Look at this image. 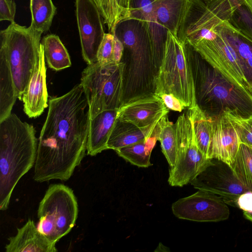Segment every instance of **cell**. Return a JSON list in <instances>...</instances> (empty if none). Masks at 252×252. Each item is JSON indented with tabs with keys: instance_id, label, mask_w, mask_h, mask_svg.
<instances>
[{
	"instance_id": "cell-1",
	"label": "cell",
	"mask_w": 252,
	"mask_h": 252,
	"mask_svg": "<svg viewBox=\"0 0 252 252\" xmlns=\"http://www.w3.org/2000/svg\"><path fill=\"white\" fill-rule=\"evenodd\" d=\"M88 101L80 83L49 101L41 130L33 179L66 181L85 156L90 123Z\"/></svg>"
},
{
	"instance_id": "cell-2",
	"label": "cell",
	"mask_w": 252,
	"mask_h": 252,
	"mask_svg": "<svg viewBox=\"0 0 252 252\" xmlns=\"http://www.w3.org/2000/svg\"><path fill=\"white\" fill-rule=\"evenodd\" d=\"M183 44L199 109L211 118L225 113L245 119L252 117V94L211 65L190 44Z\"/></svg>"
},
{
	"instance_id": "cell-3",
	"label": "cell",
	"mask_w": 252,
	"mask_h": 252,
	"mask_svg": "<svg viewBox=\"0 0 252 252\" xmlns=\"http://www.w3.org/2000/svg\"><path fill=\"white\" fill-rule=\"evenodd\" d=\"M124 47L123 104L155 93L158 69L154 62L151 39L145 21L127 18L120 20L112 32Z\"/></svg>"
},
{
	"instance_id": "cell-4",
	"label": "cell",
	"mask_w": 252,
	"mask_h": 252,
	"mask_svg": "<svg viewBox=\"0 0 252 252\" xmlns=\"http://www.w3.org/2000/svg\"><path fill=\"white\" fill-rule=\"evenodd\" d=\"M37 140L34 126L11 113L0 122V209L8 207L14 188L35 163Z\"/></svg>"
},
{
	"instance_id": "cell-5",
	"label": "cell",
	"mask_w": 252,
	"mask_h": 252,
	"mask_svg": "<svg viewBox=\"0 0 252 252\" xmlns=\"http://www.w3.org/2000/svg\"><path fill=\"white\" fill-rule=\"evenodd\" d=\"M41 34L31 26L15 22L0 32V51L9 63L17 95L21 100L39 57Z\"/></svg>"
},
{
	"instance_id": "cell-6",
	"label": "cell",
	"mask_w": 252,
	"mask_h": 252,
	"mask_svg": "<svg viewBox=\"0 0 252 252\" xmlns=\"http://www.w3.org/2000/svg\"><path fill=\"white\" fill-rule=\"evenodd\" d=\"M171 94L186 108L196 105L192 71L184 44L169 31L159 68L155 94Z\"/></svg>"
},
{
	"instance_id": "cell-7",
	"label": "cell",
	"mask_w": 252,
	"mask_h": 252,
	"mask_svg": "<svg viewBox=\"0 0 252 252\" xmlns=\"http://www.w3.org/2000/svg\"><path fill=\"white\" fill-rule=\"evenodd\" d=\"M125 63L98 62L88 64L82 72L80 84L86 97L90 119L100 112L119 109L124 93Z\"/></svg>"
},
{
	"instance_id": "cell-8",
	"label": "cell",
	"mask_w": 252,
	"mask_h": 252,
	"mask_svg": "<svg viewBox=\"0 0 252 252\" xmlns=\"http://www.w3.org/2000/svg\"><path fill=\"white\" fill-rule=\"evenodd\" d=\"M78 213L72 189L62 184L50 185L39 205L37 228L51 241L57 243L74 226Z\"/></svg>"
},
{
	"instance_id": "cell-9",
	"label": "cell",
	"mask_w": 252,
	"mask_h": 252,
	"mask_svg": "<svg viewBox=\"0 0 252 252\" xmlns=\"http://www.w3.org/2000/svg\"><path fill=\"white\" fill-rule=\"evenodd\" d=\"M234 9L229 0H190L177 38L181 43L190 45L214 38L215 28L228 21Z\"/></svg>"
},
{
	"instance_id": "cell-10",
	"label": "cell",
	"mask_w": 252,
	"mask_h": 252,
	"mask_svg": "<svg viewBox=\"0 0 252 252\" xmlns=\"http://www.w3.org/2000/svg\"><path fill=\"white\" fill-rule=\"evenodd\" d=\"M175 125L177 156L175 164L170 166L168 183L173 187H183L191 181L209 162L199 149L191 121L188 111L180 115Z\"/></svg>"
},
{
	"instance_id": "cell-11",
	"label": "cell",
	"mask_w": 252,
	"mask_h": 252,
	"mask_svg": "<svg viewBox=\"0 0 252 252\" xmlns=\"http://www.w3.org/2000/svg\"><path fill=\"white\" fill-rule=\"evenodd\" d=\"M190 184L194 188L215 194L226 204L235 206L239 196L249 191L239 181L232 167L217 158H210Z\"/></svg>"
},
{
	"instance_id": "cell-12",
	"label": "cell",
	"mask_w": 252,
	"mask_h": 252,
	"mask_svg": "<svg viewBox=\"0 0 252 252\" xmlns=\"http://www.w3.org/2000/svg\"><path fill=\"white\" fill-rule=\"evenodd\" d=\"M172 210L177 218L195 221H219L227 220L229 210L217 195L199 190L173 203Z\"/></svg>"
},
{
	"instance_id": "cell-13",
	"label": "cell",
	"mask_w": 252,
	"mask_h": 252,
	"mask_svg": "<svg viewBox=\"0 0 252 252\" xmlns=\"http://www.w3.org/2000/svg\"><path fill=\"white\" fill-rule=\"evenodd\" d=\"M216 33L211 39L201 40L190 45L229 80L249 91L235 51L223 36Z\"/></svg>"
},
{
	"instance_id": "cell-14",
	"label": "cell",
	"mask_w": 252,
	"mask_h": 252,
	"mask_svg": "<svg viewBox=\"0 0 252 252\" xmlns=\"http://www.w3.org/2000/svg\"><path fill=\"white\" fill-rule=\"evenodd\" d=\"M76 15L82 54L88 64L97 62V52L103 39L102 16L93 0H75Z\"/></svg>"
},
{
	"instance_id": "cell-15",
	"label": "cell",
	"mask_w": 252,
	"mask_h": 252,
	"mask_svg": "<svg viewBox=\"0 0 252 252\" xmlns=\"http://www.w3.org/2000/svg\"><path fill=\"white\" fill-rule=\"evenodd\" d=\"M169 110L159 97L150 94L123 103L119 109L117 118L144 128L158 122Z\"/></svg>"
},
{
	"instance_id": "cell-16",
	"label": "cell",
	"mask_w": 252,
	"mask_h": 252,
	"mask_svg": "<svg viewBox=\"0 0 252 252\" xmlns=\"http://www.w3.org/2000/svg\"><path fill=\"white\" fill-rule=\"evenodd\" d=\"M210 118L211 139L207 158L221 160L231 166L240 144L237 132L225 114Z\"/></svg>"
},
{
	"instance_id": "cell-17",
	"label": "cell",
	"mask_w": 252,
	"mask_h": 252,
	"mask_svg": "<svg viewBox=\"0 0 252 252\" xmlns=\"http://www.w3.org/2000/svg\"><path fill=\"white\" fill-rule=\"evenodd\" d=\"M128 18L146 22L151 39L154 62L158 71L164 55L168 31L158 20L154 0H130Z\"/></svg>"
},
{
	"instance_id": "cell-18",
	"label": "cell",
	"mask_w": 252,
	"mask_h": 252,
	"mask_svg": "<svg viewBox=\"0 0 252 252\" xmlns=\"http://www.w3.org/2000/svg\"><path fill=\"white\" fill-rule=\"evenodd\" d=\"M45 59L43 47L41 43L39 58L22 97L24 112L30 118L41 115L48 105Z\"/></svg>"
},
{
	"instance_id": "cell-19",
	"label": "cell",
	"mask_w": 252,
	"mask_h": 252,
	"mask_svg": "<svg viewBox=\"0 0 252 252\" xmlns=\"http://www.w3.org/2000/svg\"><path fill=\"white\" fill-rule=\"evenodd\" d=\"M214 31L223 36L235 51L248 90L252 94V40L227 21L218 25Z\"/></svg>"
},
{
	"instance_id": "cell-20",
	"label": "cell",
	"mask_w": 252,
	"mask_h": 252,
	"mask_svg": "<svg viewBox=\"0 0 252 252\" xmlns=\"http://www.w3.org/2000/svg\"><path fill=\"white\" fill-rule=\"evenodd\" d=\"M5 247L6 252H56V243L51 241L36 227L34 221L29 219L15 236L8 238Z\"/></svg>"
},
{
	"instance_id": "cell-21",
	"label": "cell",
	"mask_w": 252,
	"mask_h": 252,
	"mask_svg": "<svg viewBox=\"0 0 252 252\" xmlns=\"http://www.w3.org/2000/svg\"><path fill=\"white\" fill-rule=\"evenodd\" d=\"M118 111L106 110L90 119L87 155L94 156L107 150V142L117 120Z\"/></svg>"
},
{
	"instance_id": "cell-22",
	"label": "cell",
	"mask_w": 252,
	"mask_h": 252,
	"mask_svg": "<svg viewBox=\"0 0 252 252\" xmlns=\"http://www.w3.org/2000/svg\"><path fill=\"white\" fill-rule=\"evenodd\" d=\"M158 122L149 126L140 128L117 118L107 142V149L116 151L145 139L151 133Z\"/></svg>"
},
{
	"instance_id": "cell-23",
	"label": "cell",
	"mask_w": 252,
	"mask_h": 252,
	"mask_svg": "<svg viewBox=\"0 0 252 252\" xmlns=\"http://www.w3.org/2000/svg\"><path fill=\"white\" fill-rule=\"evenodd\" d=\"M190 0H154L156 15L159 23L177 37L179 28Z\"/></svg>"
},
{
	"instance_id": "cell-24",
	"label": "cell",
	"mask_w": 252,
	"mask_h": 252,
	"mask_svg": "<svg viewBox=\"0 0 252 252\" xmlns=\"http://www.w3.org/2000/svg\"><path fill=\"white\" fill-rule=\"evenodd\" d=\"M158 122L151 133L145 139L122 147L115 151L121 157L138 167H148L152 165L150 157L152 150L158 141Z\"/></svg>"
},
{
	"instance_id": "cell-25",
	"label": "cell",
	"mask_w": 252,
	"mask_h": 252,
	"mask_svg": "<svg viewBox=\"0 0 252 252\" xmlns=\"http://www.w3.org/2000/svg\"><path fill=\"white\" fill-rule=\"evenodd\" d=\"M17 98L9 63L0 51V122L12 113Z\"/></svg>"
},
{
	"instance_id": "cell-26",
	"label": "cell",
	"mask_w": 252,
	"mask_h": 252,
	"mask_svg": "<svg viewBox=\"0 0 252 252\" xmlns=\"http://www.w3.org/2000/svg\"><path fill=\"white\" fill-rule=\"evenodd\" d=\"M41 43L49 67L59 71L71 66L68 51L58 36L53 34L47 35L43 38Z\"/></svg>"
},
{
	"instance_id": "cell-27",
	"label": "cell",
	"mask_w": 252,
	"mask_h": 252,
	"mask_svg": "<svg viewBox=\"0 0 252 252\" xmlns=\"http://www.w3.org/2000/svg\"><path fill=\"white\" fill-rule=\"evenodd\" d=\"M187 111L192 123L197 145L207 158L211 139V119L197 105L188 109Z\"/></svg>"
},
{
	"instance_id": "cell-28",
	"label": "cell",
	"mask_w": 252,
	"mask_h": 252,
	"mask_svg": "<svg viewBox=\"0 0 252 252\" xmlns=\"http://www.w3.org/2000/svg\"><path fill=\"white\" fill-rule=\"evenodd\" d=\"M31 26L42 33L50 28L56 7L52 0H30Z\"/></svg>"
},
{
	"instance_id": "cell-29",
	"label": "cell",
	"mask_w": 252,
	"mask_h": 252,
	"mask_svg": "<svg viewBox=\"0 0 252 252\" xmlns=\"http://www.w3.org/2000/svg\"><path fill=\"white\" fill-rule=\"evenodd\" d=\"M158 141L161 144L162 153L170 166L175 164L177 156V139L175 125L170 122L167 114L158 121Z\"/></svg>"
},
{
	"instance_id": "cell-30",
	"label": "cell",
	"mask_w": 252,
	"mask_h": 252,
	"mask_svg": "<svg viewBox=\"0 0 252 252\" xmlns=\"http://www.w3.org/2000/svg\"><path fill=\"white\" fill-rule=\"evenodd\" d=\"M231 166L241 184L252 191V147L240 143Z\"/></svg>"
},
{
	"instance_id": "cell-31",
	"label": "cell",
	"mask_w": 252,
	"mask_h": 252,
	"mask_svg": "<svg viewBox=\"0 0 252 252\" xmlns=\"http://www.w3.org/2000/svg\"><path fill=\"white\" fill-rule=\"evenodd\" d=\"M228 22L252 40V12L245 2L234 9Z\"/></svg>"
},
{
	"instance_id": "cell-32",
	"label": "cell",
	"mask_w": 252,
	"mask_h": 252,
	"mask_svg": "<svg viewBox=\"0 0 252 252\" xmlns=\"http://www.w3.org/2000/svg\"><path fill=\"white\" fill-rule=\"evenodd\" d=\"M224 114L233 126L240 143L252 147V117L245 119L228 113Z\"/></svg>"
},
{
	"instance_id": "cell-33",
	"label": "cell",
	"mask_w": 252,
	"mask_h": 252,
	"mask_svg": "<svg viewBox=\"0 0 252 252\" xmlns=\"http://www.w3.org/2000/svg\"><path fill=\"white\" fill-rule=\"evenodd\" d=\"M98 8L109 32H112L119 21L118 7L115 0H93Z\"/></svg>"
},
{
	"instance_id": "cell-34",
	"label": "cell",
	"mask_w": 252,
	"mask_h": 252,
	"mask_svg": "<svg viewBox=\"0 0 252 252\" xmlns=\"http://www.w3.org/2000/svg\"><path fill=\"white\" fill-rule=\"evenodd\" d=\"M113 33H105L97 52V61L101 64H105L113 61Z\"/></svg>"
},
{
	"instance_id": "cell-35",
	"label": "cell",
	"mask_w": 252,
	"mask_h": 252,
	"mask_svg": "<svg viewBox=\"0 0 252 252\" xmlns=\"http://www.w3.org/2000/svg\"><path fill=\"white\" fill-rule=\"evenodd\" d=\"M16 5L13 0H0V21L15 22Z\"/></svg>"
},
{
	"instance_id": "cell-36",
	"label": "cell",
	"mask_w": 252,
	"mask_h": 252,
	"mask_svg": "<svg viewBox=\"0 0 252 252\" xmlns=\"http://www.w3.org/2000/svg\"><path fill=\"white\" fill-rule=\"evenodd\" d=\"M158 97L169 110L181 112L186 108L182 102L172 94H163Z\"/></svg>"
},
{
	"instance_id": "cell-37",
	"label": "cell",
	"mask_w": 252,
	"mask_h": 252,
	"mask_svg": "<svg viewBox=\"0 0 252 252\" xmlns=\"http://www.w3.org/2000/svg\"><path fill=\"white\" fill-rule=\"evenodd\" d=\"M236 206L244 212L252 213V191L249 190L241 194L236 200Z\"/></svg>"
},
{
	"instance_id": "cell-38",
	"label": "cell",
	"mask_w": 252,
	"mask_h": 252,
	"mask_svg": "<svg viewBox=\"0 0 252 252\" xmlns=\"http://www.w3.org/2000/svg\"><path fill=\"white\" fill-rule=\"evenodd\" d=\"M113 44V61L116 63L121 62L124 51V47L122 42L114 34Z\"/></svg>"
},
{
	"instance_id": "cell-39",
	"label": "cell",
	"mask_w": 252,
	"mask_h": 252,
	"mask_svg": "<svg viewBox=\"0 0 252 252\" xmlns=\"http://www.w3.org/2000/svg\"><path fill=\"white\" fill-rule=\"evenodd\" d=\"M115 1L118 9L119 21L128 18L130 0H115Z\"/></svg>"
},
{
	"instance_id": "cell-40",
	"label": "cell",
	"mask_w": 252,
	"mask_h": 252,
	"mask_svg": "<svg viewBox=\"0 0 252 252\" xmlns=\"http://www.w3.org/2000/svg\"><path fill=\"white\" fill-rule=\"evenodd\" d=\"M232 6L235 9L245 2V0H229Z\"/></svg>"
},
{
	"instance_id": "cell-41",
	"label": "cell",
	"mask_w": 252,
	"mask_h": 252,
	"mask_svg": "<svg viewBox=\"0 0 252 252\" xmlns=\"http://www.w3.org/2000/svg\"><path fill=\"white\" fill-rule=\"evenodd\" d=\"M244 216L246 219L252 222V213L244 212Z\"/></svg>"
},
{
	"instance_id": "cell-42",
	"label": "cell",
	"mask_w": 252,
	"mask_h": 252,
	"mask_svg": "<svg viewBox=\"0 0 252 252\" xmlns=\"http://www.w3.org/2000/svg\"><path fill=\"white\" fill-rule=\"evenodd\" d=\"M245 2L252 12V0H245Z\"/></svg>"
}]
</instances>
